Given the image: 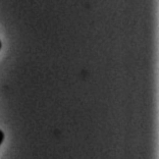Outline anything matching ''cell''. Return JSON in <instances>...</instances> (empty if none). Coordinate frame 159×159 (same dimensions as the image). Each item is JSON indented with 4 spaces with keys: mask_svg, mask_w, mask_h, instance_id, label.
Returning a JSON list of instances; mask_svg holds the SVG:
<instances>
[{
    "mask_svg": "<svg viewBox=\"0 0 159 159\" xmlns=\"http://www.w3.org/2000/svg\"><path fill=\"white\" fill-rule=\"evenodd\" d=\"M1 46H2V43H1V41H0V49H1Z\"/></svg>",
    "mask_w": 159,
    "mask_h": 159,
    "instance_id": "cell-2",
    "label": "cell"
},
{
    "mask_svg": "<svg viewBox=\"0 0 159 159\" xmlns=\"http://www.w3.org/2000/svg\"><path fill=\"white\" fill-rule=\"evenodd\" d=\"M3 140H4V134H3V132L0 129V146H1Z\"/></svg>",
    "mask_w": 159,
    "mask_h": 159,
    "instance_id": "cell-1",
    "label": "cell"
}]
</instances>
